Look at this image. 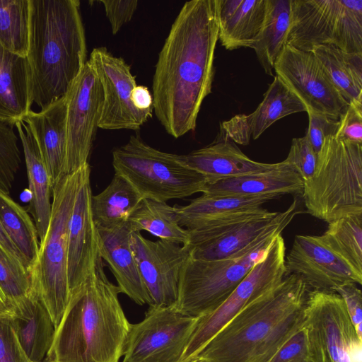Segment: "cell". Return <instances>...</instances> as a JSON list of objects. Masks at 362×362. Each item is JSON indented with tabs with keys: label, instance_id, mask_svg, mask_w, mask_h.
Masks as SVG:
<instances>
[{
	"label": "cell",
	"instance_id": "obj_1",
	"mask_svg": "<svg viewBox=\"0 0 362 362\" xmlns=\"http://www.w3.org/2000/svg\"><path fill=\"white\" fill-rule=\"evenodd\" d=\"M218 28L214 0L185 3L160 49L153 78V108L166 132L194 131L211 93Z\"/></svg>",
	"mask_w": 362,
	"mask_h": 362
},
{
	"label": "cell",
	"instance_id": "obj_2",
	"mask_svg": "<svg viewBox=\"0 0 362 362\" xmlns=\"http://www.w3.org/2000/svg\"><path fill=\"white\" fill-rule=\"evenodd\" d=\"M309 287L294 274L238 313L185 362H268L303 325Z\"/></svg>",
	"mask_w": 362,
	"mask_h": 362
},
{
	"label": "cell",
	"instance_id": "obj_3",
	"mask_svg": "<svg viewBox=\"0 0 362 362\" xmlns=\"http://www.w3.org/2000/svg\"><path fill=\"white\" fill-rule=\"evenodd\" d=\"M78 0H30L27 59L32 103L44 109L66 95L87 60Z\"/></svg>",
	"mask_w": 362,
	"mask_h": 362
},
{
	"label": "cell",
	"instance_id": "obj_4",
	"mask_svg": "<svg viewBox=\"0 0 362 362\" xmlns=\"http://www.w3.org/2000/svg\"><path fill=\"white\" fill-rule=\"evenodd\" d=\"M100 259L85 286L71 296L45 362H119L131 323Z\"/></svg>",
	"mask_w": 362,
	"mask_h": 362
},
{
	"label": "cell",
	"instance_id": "obj_5",
	"mask_svg": "<svg viewBox=\"0 0 362 362\" xmlns=\"http://www.w3.org/2000/svg\"><path fill=\"white\" fill-rule=\"evenodd\" d=\"M302 196L306 212L327 223L361 214L362 144L327 138Z\"/></svg>",
	"mask_w": 362,
	"mask_h": 362
},
{
	"label": "cell",
	"instance_id": "obj_6",
	"mask_svg": "<svg viewBox=\"0 0 362 362\" xmlns=\"http://www.w3.org/2000/svg\"><path fill=\"white\" fill-rule=\"evenodd\" d=\"M83 167L64 176L53 187L48 228L40 242L37 257L28 269L30 293L42 301L55 328L70 300L67 278L68 231Z\"/></svg>",
	"mask_w": 362,
	"mask_h": 362
},
{
	"label": "cell",
	"instance_id": "obj_7",
	"mask_svg": "<svg viewBox=\"0 0 362 362\" xmlns=\"http://www.w3.org/2000/svg\"><path fill=\"white\" fill-rule=\"evenodd\" d=\"M115 174L127 180L143 199L166 202L202 192L201 174L177 161L173 153L145 143L139 135L112 152Z\"/></svg>",
	"mask_w": 362,
	"mask_h": 362
},
{
	"label": "cell",
	"instance_id": "obj_8",
	"mask_svg": "<svg viewBox=\"0 0 362 362\" xmlns=\"http://www.w3.org/2000/svg\"><path fill=\"white\" fill-rule=\"evenodd\" d=\"M283 230L271 233L246 252L229 259L204 261L189 257L180 275L177 309L195 317L213 311L230 295Z\"/></svg>",
	"mask_w": 362,
	"mask_h": 362
},
{
	"label": "cell",
	"instance_id": "obj_9",
	"mask_svg": "<svg viewBox=\"0 0 362 362\" xmlns=\"http://www.w3.org/2000/svg\"><path fill=\"white\" fill-rule=\"evenodd\" d=\"M286 44L305 52L333 45L362 54V0H291Z\"/></svg>",
	"mask_w": 362,
	"mask_h": 362
},
{
	"label": "cell",
	"instance_id": "obj_10",
	"mask_svg": "<svg viewBox=\"0 0 362 362\" xmlns=\"http://www.w3.org/2000/svg\"><path fill=\"white\" fill-rule=\"evenodd\" d=\"M298 213L294 199L282 212L261 208L235 214L188 230L189 240L184 246L194 259H229L246 252L271 233L284 230Z\"/></svg>",
	"mask_w": 362,
	"mask_h": 362
},
{
	"label": "cell",
	"instance_id": "obj_11",
	"mask_svg": "<svg viewBox=\"0 0 362 362\" xmlns=\"http://www.w3.org/2000/svg\"><path fill=\"white\" fill-rule=\"evenodd\" d=\"M285 257V242L279 234L224 302L198 317L180 362L194 356L249 303L278 286L288 275Z\"/></svg>",
	"mask_w": 362,
	"mask_h": 362
},
{
	"label": "cell",
	"instance_id": "obj_12",
	"mask_svg": "<svg viewBox=\"0 0 362 362\" xmlns=\"http://www.w3.org/2000/svg\"><path fill=\"white\" fill-rule=\"evenodd\" d=\"M197 320L175 304L150 306L144 320L130 325L122 362H180Z\"/></svg>",
	"mask_w": 362,
	"mask_h": 362
},
{
	"label": "cell",
	"instance_id": "obj_13",
	"mask_svg": "<svg viewBox=\"0 0 362 362\" xmlns=\"http://www.w3.org/2000/svg\"><path fill=\"white\" fill-rule=\"evenodd\" d=\"M303 313L322 362H362V339L338 293L309 291Z\"/></svg>",
	"mask_w": 362,
	"mask_h": 362
},
{
	"label": "cell",
	"instance_id": "obj_14",
	"mask_svg": "<svg viewBox=\"0 0 362 362\" xmlns=\"http://www.w3.org/2000/svg\"><path fill=\"white\" fill-rule=\"evenodd\" d=\"M274 71L302 101L307 112L339 120L349 105L311 52L286 44L275 62Z\"/></svg>",
	"mask_w": 362,
	"mask_h": 362
},
{
	"label": "cell",
	"instance_id": "obj_15",
	"mask_svg": "<svg viewBox=\"0 0 362 362\" xmlns=\"http://www.w3.org/2000/svg\"><path fill=\"white\" fill-rule=\"evenodd\" d=\"M66 175L88 163L103 111L102 85L88 61L66 94Z\"/></svg>",
	"mask_w": 362,
	"mask_h": 362
},
{
	"label": "cell",
	"instance_id": "obj_16",
	"mask_svg": "<svg viewBox=\"0 0 362 362\" xmlns=\"http://www.w3.org/2000/svg\"><path fill=\"white\" fill-rule=\"evenodd\" d=\"M88 61L103 90L98 127L105 130L139 129L152 113L139 111L132 104L131 95L136 83L129 65L104 47L94 48Z\"/></svg>",
	"mask_w": 362,
	"mask_h": 362
},
{
	"label": "cell",
	"instance_id": "obj_17",
	"mask_svg": "<svg viewBox=\"0 0 362 362\" xmlns=\"http://www.w3.org/2000/svg\"><path fill=\"white\" fill-rule=\"evenodd\" d=\"M129 242L151 300L150 306L175 304L180 272L189 258L187 247L162 240H150L134 231Z\"/></svg>",
	"mask_w": 362,
	"mask_h": 362
},
{
	"label": "cell",
	"instance_id": "obj_18",
	"mask_svg": "<svg viewBox=\"0 0 362 362\" xmlns=\"http://www.w3.org/2000/svg\"><path fill=\"white\" fill-rule=\"evenodd\" d=\"M90 167H83L68 231L67 278L71 296L81 290L93 273L100 255L98 228L91 211Z\"/></svg>",
	"mask_w": 362,
	"mask_h": 362
},
{
	"label": "cell",
	"instance_id": "obj_19",
	"mask_svg": "<svg viewBox=\"0 0 362 362\" xmlns=\"http://www.w3.org/2000/svg\"><path fill=\"white\" fill-rule=\"evenodd\" d=\"M285 266L287 274L298 275L313 290L334 292L344 284H362V274L329 248L320 235H296Z\"/></svg>",
	"mask_w": 362,
	"mask_h": 362
},
{
	"label": "cell",
	"instance_id": "obj_20",
	"mask_svg": "<svg viewBox=\"0 0 362 362\" xmlns=\"http://www.w3.org/2000/svg\"><path fill=\"white\" fill-rule=\"evenodd\" d=\"M301 112H307L304 104L275 76L256 110L248 115H237L222 122L218 136L247 145L250 138L258 139L277 120Z\"/></svg>",
	"mask_w": 362,
	"mask_h": 362
},
{
	"label": "cell",
	"instance_id": "obj_21",
	"mask_svg": "<svg viewBox=\"0 0 362 362\" xmlns=\"http://www.w3.org/2000/svg\"><path fill=\"white\" fill-rule=\"evenodd\" d=\"M66 95L21 119L30 128L47 171L52 189L65 176L66 159Z\"/></svg>",
	"mask_w": 362,
	"mask_h": 362
},
{
	"label": "cell",
	"instance_id": "obj_22",
	"mask_svg": "<svg viewBox=\"0 0 362 362\" xmlns=\"http://www.w3.org/2000/svg\"><path fill=\"white\" fill-rule=\"evenodd\" d=\"M174 156L180 163L202 175L206 182L269 171L279 164L253 160L243 153L235 142L218 136L205 147L187 154Z\"/></svg>",
	"mask_w": 362,
	"mask_h": 362
},
{
	"label": "cell",
	"instance_id": "obj_23",
	"mask_svg": "<svg viewBox=\"0 0 362 362\" xmlns=\"http://www.w3.org/2000/svg\"><path fill=\"white\" fill-rule=\"evenodd\" d=\"M97 228L100 257L113 274L120 293L138 305H151L130 245V235L133 231L128 222L110 229Z\"/></svg>",
	"mask_w": 362,
	"mask_h": 362
},
{
	"label": "cell",
	"instance_id": "obj_24",
	"mask_svg": "<svg viewBox=\"0 0 362 362\" xmlns=\"http://www.w3.org/2000/svg\"><path fill=\"white\" fill-rule=\"evenodd\" d=\"M303 188V180L300 175L283 160L269 171L206 182L202 193L211 196L280 197L287 194H302Z\"/></svg>",
	"mask_w": 362,
	"mask_h": 362
},
{
	"label": "cell",
	"instance_id": "obj_25",
	"mask_svg": "<svg viewBox=\"0 0 362 362\" xmlns=\"http://www.w3.org/2000/svg\"><path fill=\"white\" fill-rule=\"evenodd\" d=\"M8 313L19 343L30 362H45L56 328L42 301L30 293L11 303Z\"/></svg>",
	"mask_w": 362,
	"mask_h": 362
},
{
	"label": "cell",
	"instance_id": "obj_26",
	"mask_svg": "<svg viewBox=\"0 0 362 362\" xmlns=\"http://www.w3.org/2000/svg\"><path fill=\"white\" fill-rule=\"evenodd\" d=\"M218 40L226 49L252 48L262 28L267 0H214Z\"/></svg>",
	"mask_w": 362,
	"mask_h": 362
},
{
	"label": "cell",
	"instance_id": "obj_27",
	"mask_svg": "<svg viewBox=\"0 0 362 362\" xmlns=\"http://www.w3.org/2000/svg\"><path fill=\"white\" fill-rule=\"evenodd\" d=\"M22 144L30 193V212L35 224L40 242L45 238L51 216L52 189L33 134L25 122L16 124Z\"/></svg>",
	"mask_w": 362,
	"mask_h": 362
},
{
	"label": "cell",
	"instance_id": "obj_28",
	"mask_svg": "<svg viewBox=\"0 0 362 362\" xmlns=\"http://www.w3.org/2000/svg\"><path fill=\"white\" fill-rule=\"evenodd\" d=\"M31 82L27 57L0 44V117L21 120L30 110Z\"/></svg>",
	"mask_w": 362,
	"mask_h": 362
},
{
	"label": "cell",
	"instance_id": "obj_29",
	"mask_svg": "<svg viewBox=\"0 0 362 362\" xmlns=\"http://www.w3.org/2000/svg\"><path fill=\"white\" fill-rule=\"evenodd\" d=\"M277 198L272 195L240 197L202 194L188 205L176 206L177 221L181 227L191 230L235 214L259 209L264 204Z\"/></svg>",
	"mask_w": 362,
	"mask_h": 362
},
{
	"label": "cell",
	"instance_id": "obj_30",
	"mask_svg": "<svg viewBox=\"0 0 362 362\" xmlns=\"http://www.w3.org/2000/svg\"><path fill=\"white\" fill-rule=\"evenodd\" d=\"M311 52L348 103H362V54L346 52L333 45H318Z\"/></svg>",
	"mask_w": 362,
	"mask_h": 362
},
{
	"label": "cell",
	"instance_id": "obj_31",
	"mask_svg": "<svg viewBox=\"0 0 362 362\" xmlns=\"http://www.w3.org/2000/svg\"><path fill=\"white\" fill-rule=\"evenodd\" d=\"M143 198L122 176L115 174L100 193L91 197V211L98 228L110 229L127 222Z\"/></svg>",
	"mask_w": 362,
	"mask_h": 362
},
{
	"label": "cell",
	"instance_id": "obj_32",
	"mask_svg": "<svg viewBox=\"0 0 362 362\" xmlns=\"http://www.w3.org/2000/svg\"><path fill=\"white\" fill-rule=\"evenodd\" d=\"M291 18V0H267L262 30L252 49L264 72L274 76L275 62L286 45Z\"/></svg>",
	"mask_w": 362,
	"mask_h": 362
},
{
	"label": "cell",
	"instance_id": "obj_33",
	"mask_svg": "<svg viewBox=\"0 0 362 362\" xmlns=\"http://www.w3.org/2000/svg\"><path fill=\"white\" fill-rule=\"evenodd\" d=\"M134 232L145 230L160 240L185 245L189 232L177 221L176 206L166 202L143 199L127 221Z\"/></svg>",
	"mask_w": 362,
	"mask_h": 362
},
{
	"label": "cell",
	"instance_id": "obj_34",
	"mask_svg": "<svg viewBox=\"0 0 362 362\" xmlns=\"http://www.w3.org/2000/svg\"><path fill=\"white\" fill-rule=\"evenodd\" d=\"M0 223L24 258L28 271L39 251L40 241L35 224L28 211L1 189Z\"/></svg>",
	"mask_w": 362,
	"mask_h": 362
},
{
	"label": "cell",
	"instance_id": "obj_35",
	"mask_svg": "<svg viewBox=\"0 0 362 362\" xmlns=\"http://www.w3.org/2000/svg\"><path fill=\"white\" fill-rule=\"evenodd\" d=\"M320 236L329 248L362 274V214L329 223L327 229Z\"/></svg>",
	"mask_w": 362,
	"mask_h": 362
},
{
	"label": "cell",
	"instance_id": "obj_36",
	"mask_svg": "<svg viewBox=\"0 0 362 362\" xmlns=\"http://www.w3.org/2000/svg\"><path fill=\"white\" fill-rule=\"evenodd\" d=\"M30 36V0H0V44L27 57Z\"/></svg>",
	"mask_w": 362,
	"mask_h": 362
},
{
	"label": "cell",
	"instance_id": "obj_37",
	"mask_svg": "<svg viewBox=\"0 0 362 362\" xmlns=\"http://www.w3.org/2000/svg\"><path fill=\"white\" fill-rule=\"evenodd\" d=\"M17 122L0 117V189L9 194L21 164Z\"/></svg>",
	"mask_w": 362,
	"mask_h": 362
},
{
	"label": "cell",
	"instance_id": "obj_38",
	"mask_svg": "<svg viewBox=\"0 0 362 362\" xmlns=\"http://www.w3.org/2000/svg\"><path fill=\"white\" fill-rule=\"evenodd\" d=\"M0 286L10 304L27 296L31 280L27 269L0 247Z\"/></svg>",
	"mask_w": 362,
	"mask_h": 362
},
{
	"label": "cell",
	"instance_id": "obj_39",
	"mask_svg": "<svg viewBox=\"0 0 362 362\" xmlns=\"http://www.w3.org/2000/svg\"><path fill=\"white\" fill-rule=\"evenodd\" d=\"M268 362H322L308 328L303 324Z\"/></svg>",
	"mask_w": 362,
	"mask_h": 362
},
{
	"label": "cell",
	"instance_id": "obj_40",
	"mask_svg": "<svg viewBox=\"0 0 362 362\" xmlns=\"http://www.w3.org/2000/svg\"><path fill=\"white\" fill-rule=\"evenodd\" d=\"M290 165L301 177L303 182L310 180L315 170L317 154L312 147L308 136L292 139L286 158L284 160Z\"/></svg>",
	"mask_w": 362,
	"mask_h": 362
},
{
	"label": "cell",
	"instance_id": "obj_41",
	"mask_svg": "<svg viewBox=\"0 0 362 362\" xmlns=\"http://www.w3.org/2000/svg\"><path fill=\"white\" fill-rule=\"evenodd\" d=\"M8 313L0 315V362H30L19 343Z\"/></svg>",
	"mask_w": 362,
	"mask_h": 362
},
{
	"label": "cell",
	"instance_id": "obj_42",
	"mask_svg": "<svg viewBox=\"0 0 362 362\" xmlns=\"http://www.w3.org/2000/svg\"><path fill=\"white\" fill-rule=\"evenodd\" d=\"M339 122L336 139L362 144V103H349Z\"/></svg>",
	"mask_w": 362,
	"mask_h": 362
},
{
	"label": "cell",
	"instance_id": "obj_43",
	"mask_svg": "<svg viewBox=\"0 0 362 362\" xmlns=\"http://www.w3.org/2000/svg\"><path fill=\"white\" fill-rule=\"evenodd\" d=\"M308 128L306 136L315 153L318 155L327 138L335 136L339 122L325 115L307 112Z\"/></svg>",
	"mask_w": 362,
	"mask_h": 362
},
{
	"label": "cell",
	"instance_id": "obj_44",
	"mask_svg": "<svg viewBox=\"0 0 362 362\" xmlns=\"http://www.w3.org/2000/svg\"><path fill=\"white\" fill-rule=\"evenodd\" d=\"M334 292L338 293L343 299L356 334L362 339L361 290L356 284L347 283L337 287Z\"/></svg>",
	"mask_w": 362,
	"mask_h": 362
},
{
	"label": "cell",
	"instance_id": "obj_45",
	"mask_svg": "<svg viewBox=\"0 0 362 362\" xmlns=\"http://www.w3.org/2000/svg\"><path fill=\"white\" fill-rule=\"evenodd\" d=\"M111 25L112 34L131 21L138 6L137 0H100Z\"/></svg>",
	"mask_w": 362,
	"mask_h": 362
},
{
	"label": "cell",
	"instance_id": "obj_46",
	"mask_svg": "<svg viewBox=\"0 0 362 362\" xmlns=\"http://www.w3.org/2000/svg\"><path fill=\"white\" fill-rule=\"evenodd\" d=\"M131 100L138 110L152 113L153 95L147 87L136 85L132 92Z\"/></svg>",
	"mask_w": 362,
	"mask_h": 362
},
{
	"label": "cell",
	"instance_id": "obj_47",
	"mask_svg": "<svg viewBox=\"0 0 362 362\" xmlns=\"http://www.w3.org/2000/svg\"><path fill=\"white\" fill-rule=\"evenodd\" d=\"M0 247L5 250L12 257L20 262L27 269V265L21 252L13 245L0 223Z\"/></svg>",
	"mask_w": 362,
	"mask_h": 362
},
{
	"label": "cell",
	"instance_id": "obj_48",
	"mask_svg": "<svg viewBox=\"0 0 362 362\" xmlns=\"http://www.w3.org/2000/svg\"><path fill=\"white\" fill-rule=\"evenodd\" d=\"M10 308L11 304L0 286V315L8 313L10 310Z\"/></svg>",
	"mask_w": 362,
	"mask_h": 362
}]
</instances>
